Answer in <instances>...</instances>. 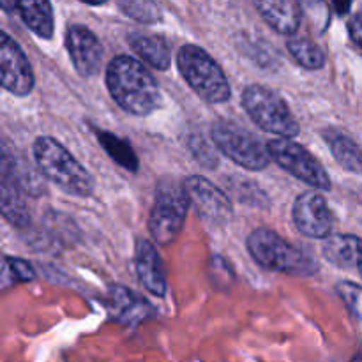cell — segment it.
I'll return each instance as SVG.
<instances>
[{"label":"cell","mask_w":362,"mask_h":362,"mask_svg":"<svg viewBox=\"0 0 362 362\" xmlns=\"http://www.w3.org/2000/svg\"><path fill=\"white\" fill-rule=\"evenodd\" d=\"M189 148L193 152L194 159L200 163L202 166H207V168H216L219 165V158L216 154V148L205 140L202 134H193L189 138Z\"/></svg>","instance_id":"24"},{"label":"cell","mask_w":362,"mask_h":362,"mask_svg":"<svg viewBox=\"0 0 362 362\" xmlns=\"http://www.w3.org/2000/svg\"><path fill=\"white\" fill-rule=\"evenodd\" d=\"M191 204L198 214L209 223L225 225L232 219L233 207L230 198L218 186L202 175H191L184 180Z\"/></svg>","instance_id":"11"},{"label":"cell","mask_w":362,"mask_h":362,"mask_svg":"<svg viewBox=\"0 0 362 362\" xmlns=\"http://www.w3.org/2000/svg\"><path fill=\"white\" fill-rule=\"evenodd\" d=\"M4 274L13 276V281L28 283L35 278V271L23 258H4Z\"/></svg>","instance_id":"26"},{"label":"cell","mask_w":362,"mask_h":362,"mask_svg":"<svg viewBox=\"0 0 362 362\" xmlns=\"http://www.w3.org/2000/svg\"><path fill=\"white\" fill-rule=\"evenodd\" d=\"M336 9H338L339 14H345L346 11L350 9V2H345V4H336Z\"/></svg>","instance_id":"28"},{"label":"cell","mask_w":362,"mask_h":362,"mask_svg":"<svg viewBox=\"0 0 362 362\" xmlns=\"http://www.w3.org/2000/svg\"><path fill=\"white\" fill-rule=\"evenodd\" d=\"M34 71L23 49L6 32H0V83L14 95H28L34 88Z\"/></svg>","instance_id":"9"},{"label":"cell","mask_w":362,"mask_h":362,"mask_svg":"<svg viewBox=\"0 0 362 362\" xmlns=\"http://www.w3.org/2000/svg\"><path fill=\"white\" fill-rule=\"evenodd\" d=\"M255 7L262 14L265 23L274 28L278 34L292 35L299 30L300 21H303V7L297 2L290 0H264V2H255Z\"/></svg>","instance_id":"15"},{"label":"cell","mask_w":362,"mask_h":362,"mask_svg":"<svg viewBox=\"0 0 362 362\" xmlns=\"http://www.w3.org/2000/svg\"><path fill=\"white\" fill-rule=\"evenodd\" d=\"M267 147L271 158L290 175L297 177L317 189H331L329 173L325 172L322 163L313 154H310L303 145L296 144L288 138H276V140L269 141Z\"/></svg>","instance_id":"8"},{"label":"cell","mask_w":362,"mask_h":362,"mask_svg":"<svg viewBox=\"0 0 362 362\" xmlns=\"http://www.w3.org/2000/svg\"><path fill=\"white\" fill-rule=\"evenodd\" d=\"M119 7L126 16L133 18V20L140 21V23H156L161 20V9L158 4L147 2H119Z\"/></svg>","instance_id":"23"},{"label":"cell","mask_w":362,"mask_h":362,"mask_svg":"<svg viewBox=\"0 0 362 362\" xmlns=\"http://www.w3.org/2000/svg\"><path fill=\"white\" fill-rule=\"evenodd\" d=\"M32 152L39 173L64 193L80 198H87L94 193V177L55 138H37Z\"/></svg>","instance_id":"2"},{"label":"cell","mask_w":362,"mask_h":362,"mask_svg":"<svg viewBox=\"0 0 362 362\" xmlns=\"http://www.w3.org/2000/svg\"><path fill=\"white\" fill-rule=\"evenodd\" d=\"M336 292L339 293L350 313L362 320V286L352 281H341L336 286Z\"/></svg>","instance_id":"25"},{"label":"cell","mask_w":362,"mask_h":362,"mask_svg":"<svg viewBox=\"0 0 362 362\" xmlns=\"http://www.w3.org/2000/svg\"><path fill=\"white\" fill-rule=\"evenodd\" d=\"M129 46L148 66L159 71H166L170 67V48L165 39L158 37V35L131 34Z\"/></svg>","instance_id":"18"},{"label":"cell","mask_w":362,"mask_h":362,"mask_svg":"<svg viewBox=\"0 0 362 362\" xmlns=\"http://www.w3.org/2000/svg\"><path fill=\"white\" fill-rule=\"evenodd\" d=\"M95 136H98L99 144L103 145L106 152L110 154V158L120 165L122 168L129 170V172H136L138 170V158L134 154V151L131 148V145L126 140H120L119 136L112 133H106V131H95Z\"/></svg>","instance_id":"21"},{"label":"cell","mask_w":362,"mask_h":362,"mask_svg":"<svg viewBox=\"0 0 362 362\" xmlns=\"http://www.w3.org/2000/svg\"><path fill=\"white\" fill-rule=\"evenodd\" d=\"M106 87L113 101L136 117H147L161 106V90L151 71L127 55L110 60L106 67Z\"/></svg>","instance_id":"1"},{"label":"cell","mask_w":362,"mask_h":362,"mask_svg":"<svg viewBox=\"0 0 362 362\" xmlns=\"http://www.w3.org/2000/svg\"><path fill=\"white\" fill-rule=\"evenodd\" d=\"M246 244L253 260L267 271L299 278H310L318 272L317 258L269 228L251 232Z\"/></svg>","instance_id":"3"},{"label":"cell","mask_w":362,"mask_h":362,"mask_svg":"<svg viewBox=\"0 0 362 362\" xmlns=\"http://www.w3.org/2000/svg\"><path fill=\"white\" fill-rule=\"evenodd\" d=\"M324 255L332 265L350 269L359 264L362 255V239L356 235H331L324 243Z\"/></svg>","instance_id":"17"},{"label":"cell","mask_w":362,"mask_h":362,"mask_svg":"<svg viewBox=\"0 0 362 362\" xmlns=\"http://www.w3.org/2000/svg\"><path fill=\"white\" fill-rule=\"evenodd\" d=\"M212 144L221 154L246 170L260 172L271 163V152L258 136L233 120H218L211 129Z\"/></svg>","instance_id":"7"},{"label":"cell","mask_w":362,"mask_h":362,"mask_svg":"<svg viewBox=\"0 0 362 362\" xmlns=\"http://www.w3.org/2000/svg\"><path fill=\"white\" fill-rule=\"evenodd\" d=\"M108 311L113 320L129 327H136L154 315L147 299L122 285H113L108 290Z\"/></svg>","instance_id":"13"},{"label":"cell","mask_w":362,"mask_h":362,"mask_svg":"<svg viewBox=\"0 0 362 362\" xmlns=\"http://www.w3.org/2000/svg\"><path fill=\"white\" fill-rule=\"evenodd\" d=\"M357 269H359V274L362 276V255H361V260H359V264H357Z\"/></svg>","instance_id":"29"},{"label":"cell","mask_w":362,"mask_h":362,"mask_svg":"<svg viewBox=\"0 0 362 362\" xmlns=\"http://www.w3.org/2000/svg\"><path fill=\"white\" fill-rule=\"evenodd\" d=\"M66 48L80 76H94L101 67L103 49L98 35L85 25H73L66 32Z\"/></svg>","instance_id":"12"},{"label":"cell","mask_w":362,"mask_h":362,"mask_svg":"<svg viewBox=\"0 0 362 362\" xmlns=\"http://www.w3.org/2000/svg\"><path fill=\"white\" fill-rule=\"evenodd\" d=\"M16 9L23 23L42 39H52L53 35V7L49 2H35V0H23L16 2Z\"/></svg>","instance_id":"20"},{"label":"cell","mask_w":362,"mask_h":362,"mask_svg":"<svg viewBox=\"0 0 362 362\" xmlns=\"http://www.w3.org/2000/svg\"><path fill=\"white\" fill-rule=\"evenodd\" d=\"M189 194L186 186L173 179L165 180L156 191L154 207L148 218V232L152 239L161 246H168L182 232L189 209Z\"/></svg>","instance_id":"5"},{"label":"cell","mask_w":362,"mask_h":362,"mask_svg":"<svg viewBox=\"0 0 362 362\" xmlns=\"http://www.w3.org/2000/svg\"><path fill=\"white\" fill-rule=\"evenodd\" d=\"M349 34L352 41L362 49V14H356L349 21Z\"/></svg>","instance_id":"27"},{"label":"cell","mask_w":362,"mask_h":362,"mask_svg":"<svg viewBox=\"0 0 362 362\" xmlns=\"http://www.w3.org/2000/svg\"><path fill=\"white\" fill-rule=\"evenodd\" d=\"M0 211L4 219L16 228H27L30 225V214L21 187L6 173H2L0 184Z\"/></svg>","instance_id":"16"},{"label":"cell","mask_w":362,"mask_h":362,"mask_svg":"<svg viewBox=\"0 0 362 362\" xmlns=\"http://www.w3.org/2000/svg\"><path fill=\"white\" fill-rule=\"evenodd\" d=\"M324 138L327 141L334 159L346 172L362 173V151L352 138L336 129L325 131Z\"/></svg>","instance_id":"19"},{"label":"cell","mask_w":362,"mask_h":362,"mask_svg":"<svg viewBox=\"0 0 362 362\" xmlns=\"http://www.w3.org/2000/svg\"><path fill=\"white\" fill-rule=\"evenodd\" d=\"M356 362H357V361H356Z\"/></svg>","instance_id":"30"},{"label":"cell","mask_w":362,"mask_h":362,"mask_svg":"<svg viewBox=\"0 0 362 362\" xmlns=\"http://www.w3.org/2000/svg\"><path fill=\"white\" fill-rule=\"evenodd\" d=\"M292 218L297 230L311 239H329L334 218L327 202L318 191H306L293 202Z\"/></svg>","instance_id":"10"},{"label":"cell","mask_w":362,"mask_h":362,"mask_svg":"<svg viewBox=\"0 0 362 362\" xmlns=\"http://www.w3.org/2000/svg\"><path fill=\"white\" fill-rule=\"evenodd\" d=\"M180 74L204 101L221 105L228 101L232 90L225 73L214 59L197 45H184L177 55Z\"/></svg>","instance_id":"4"},{"label":"cell","mask_w":362,"mask_h":362,"mask_svg":"<svg viewBox=\"0 0 362 362\" xmlns=\"http://www.w3.org/2000/svg\"><path fill=\"white\" fill-rule=\"evenodd\" d=\"M134 265H136L138 279L145 286V290H148L156 297H165L168 283H166L165 265L154 244L144 239L138 240L136 251H134Z\"/></svg>","instance_id":"14"},{"label":"cell","mask_w":362,"mask_h":362,"mask_svg":"<svg viewBox=\"0 0 362 362\" xmlns=\"http://www.w3.org/2000/svg\"><path fill=\"white\" fill-rule=\"evenodd\" d=\"M243 106L255 124L279 138L297 136L299 122L285 99L264 85H247L243 92Z\"/></svg>","instance_id":"6"},{"label":"cell","mask_w":362,"mask_h":362,"mask_svg":"<svg viewBox=\"0 0 362 362\" xmlns=\"http://www.w3.org/2000/svg\"><path fill=\"white\" fill-rule=\"evenodd\" d=\"M290 55L296 59V62L299 66L306 67V69L317 71L322 69L325 64V53L322 52V48L318 45H315L313 41L306 37H297V39H290L288 45Z\"/></svg>","instance_id":"22"}]
</instances>
